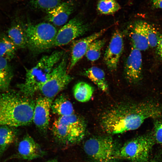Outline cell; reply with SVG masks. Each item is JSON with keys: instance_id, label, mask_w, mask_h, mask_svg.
<instances>
[{"instance_id": "6da1fadb", "label": "cell", "mask_w": 162, "mask_h": 162, "mask_svg": "<svg viewBox=\"0 0 162 162\" xmlns=\"http://www.w3.org/2000/svg\"><path fill=\"white\" fill-rule=\"evenodd\" d=\"M160 113L159 106L154 100L124 103L105 112L100 118V126L108 134H121L138 129L146 120L157 118Z\"/></svg>"}, {"instance_id": "7a4b0ae2", "label": "cell", "mask_w": 162, "mask_h": 162, "mask_svg": "<svg viewBox=\"0 0 162 162\" xmlns=\"http://www.w3.org/2000/svg\"><path fill=\"white\" fill-rule=\"evenodd\" d=\"M35 101L19 91L8 90L0 94V126L14 127L33 122Z\"/></svg>"}, {"instance_id": "3957f363", "label": "cell", "mask_w": 162, "mask_h": 162, "mask_svg": "<svg viewBox=\"0 0 162 162\" xmlns=\"http://www.w3.org/2000/svg\"><path fill=\"white\" fill-rule=\"evenodd\" d=\"M64 55L62 51H54L49 55L42 56L34 66L27 69L25 80L20 85L22 92L28 96H33L40 90Z\"/></svg>"}, {"instance_id": "277c9868", "label": "cell", "mask_w": 162, "mask_h": 162, "mask_svg": "<svg viewBox=\"0 0 162 162\" xmlns=\"http://www.w3.org/2000/svg\"><path fill=\"white\" fill-rule=\"evenodd\" d=\"M86 129L84 120L74 113L59 116L54 122L52 130L56 142L66 146L80 142L85 135Z\"/></svg>"}, {"instance_id": "5b68a950", "label": "cell", "mask_w": 162, "mask_h": 162, "mask_svg": "<svg viewBox=\"0 0 162 162\" xmlns=\"http://www.w3.org/2000/svg\"><path fill=\"white\" fill-rule=\"evenodd\" d=\"M27 47L32 52L38 53L54 47L58 31L53 24L43 22L29 23L25 26Z\"/></svg>"}, {"instance_id": "8992f818", "label": "cell", "mask_w": 162, "mask_h": 162, "mask_svg": "<svg viewBox=\"0 0 162 162\" xmlns=\"http://www.w3.org/2000/svg\"><path fill=\"white\" fill-rule=\"evenodd\" d=\"M155 141L153 132L136 137L128 141L118 149L116 158L132 162H146Z\"/></svg>"}, {"instance_id": "52a82bcc", "label": "cell", "mask_w": 162, "mask_h": 162, "mask_svg": "<svg viewBox=\"0 0 162 162\" xmlns=\"http://www.w3.org/2000/svg\"><path fill=\"white\" fill-rule=\"evenodd\" d=\"M86 153L96 162H108L116 158L118 149L112 137L103 136L90 138L85 142Z\"/></svg>"}, {"instance_id": "ba28073f", "label": "cell", "mask_w": 162, "mask_h": 162, "mask_svg": "<svg viewBox=\"0 0 162 162\" xmlns=\"http://www.w3.org/2000/svg\"><path fill=\"white\" fill-rule=\"evenodd\" d=\"M67 68V56L64 54L39 90L44 96L53 99L71 81L73 78L68 74Z\"/></svg>"}, {"instance_id": "9c48e42d", "label": "cell", "mask_w": 162, "mask_h": 162, "mask_svg": "<svg viewBox=\"0 0 162 162\" xmlns=\"http://www.w3.org/2000/svg\"><path fill=\"white\" fill-rule=\"evenodd\" d=\"M89 28V25L85 23L80 17H74L58 31L54 46L67 44L77 38L85 34Z\"/></svg>"}, {"instance_id": "30bf717a", "label": "cell", "mask_w": 162, "mask_h": 162, "mask_svg": "<svg viewBox=\"0 0 162 162\" xmlns=\"http://www.w3.org/2000/svg\"><path fill=\"white\" fill-rule=\"evenodd\" d=\"M124 48L122 34L119 30L113 33L104 56V60L108 69L116 70Z\"/></svg>"}, {"instance_id": "8fae6325", "label": "cell", "mask_w": 162, "mask_h": 162, "mask_svg": "<svg viewBox=\"0 0 162 162\" xmlns=\"http://www.w3.org/2000/svg\"><path fill=\"white\" fill-rule=\"evenodd\" d=\"M142 58L141 51L133 47L126 60L124 74L127 81L136 84L142 78Z\"/></svg>"}, {"instance_id": "7c38bea8", "label": "cell", "mask_w": 162, "mask_h": 162, "mask_svg": "<svg viewBox=\"0 0 162 162\" xmlns=\"http://www.w3.org/2000/svg\"><path fill=\"white\" fill-rule=\"evenodd\" d=\"M45 154L40 146L27 134L19 142L16 153L8 158L4 162L14 158L32 160L42 157Z\"/></svg>"}, {"instance_id": "4fadbf2b", "label": "cell", "mask_w": 162, "mask_h": 162, "mask_svg": "<svg viewBox=\"0 0 162 162\" xmlns=\"http://www.w3.org/2000/svg\"><path fill=\"white\" fill-rule=\"evenodd\" d=\"M53 99L40 97L35 101L33 122L42 132L47 130L50 120V112Z\"/></svg>"}, {"instance_id": "5bb4252c", "label": "cell", "mask_w": 162, "mask_h": 162, "mask_svg": "<svg viewBox=\"0 0 162 162\" xmlns=\"http://www.w3.org/2000/svg\"><path fill=\"white\" fill-rule=\"evenodd\" d=\"M107 29V28L102 29L98 32L76 40L74 43L72 48L69 71L71 70L85 55L90 44L94 40L98 39Z\"/></svg>"}, {"instance_id": "9a60e30c", "label": "cell", "mask_w": 162, "mask_h": 162, "mask_svg": "<svg viewBox=\"0 0 162 162\" xmlns=\"http://www.w3.org/2000/svg\"><path fill=\"white\" fill-rule=\"evenodd\" d=\"M75 7L73 0L61 3L47 12V20L52 24L61 26L65 24Z\"/></svg>"}, {"instance_id": "2e32d148", "label": "cell", "mask_w": 162, "mask_h": 162, "mask_svg": "<svg viewBox=\"0 0 162 162\" xmlns=\"http://www.w3.org/2000/svg\"><path fill=\"white\" fill-rule=\"evenodd\" d=\"M129 36L133 47L140 51H145L149 46L148 40L143 33L139 20L134 21L132 24Z\"/></svg>"}, {"instance_id": "e0dca14e", "label": "cell", "mask_w": 162, "mask_h": 162, "mask_svg": "<svg viewBox=\"0 0 162 162\" xmlns=\"http://www.w3.org/2000/svg\"><path fill=\"white\" fill-rule=\"evenodd\" d=\"M7 35L17 48H24L27 47L25 26L20 23H13L8 31Z\"/></svg>"}, {"instance_id": "ac0fdd59", "label": "cell", "mask_w": 162, "mask_h": 162, "mask_svg": "<svg viewBox=\"0 0 162 162\" xmlns=\"http://www.w3.org/2000/svg\"><path fill=\"white\" fill-rule=\"evenodd\" d=\"M103 92L107 93L108 86L104 71L101 68L93 66L85 70L82 73Z\"/></svg>"}, {"instance_id": "d6986e66", "label": "cell", "mask_w": 162, "mask_h": 162, "mask_svg": "<svg viewBox=\"0 0 162 162\" xmlns=\"http://www.w3.org/2000/svg\"><path fill=\"white\" fill-rule=\"evenodd\" d=\"M51 110L52 112L60 116H65L74 113L72 104L64 94L58 96L53 101Z\"/></svg>"}, {"instance_id": "ffe728a7", "label": "cell", "mask_w": 162, "mask_h": 162, "mask_svg": "<svg viewBox=\"0 0 162 162\" xmlns=\"http://www.w3.org/2000/svg\"><path fill=\"white\" fill-rule=\"evenodd\" d=\"M15 128L6 125L0 126V157L15 141L17 136Z\"/></svg>"}, {"instance_id": "44dd1931", "label": "cell", "mask_w": 162, "mask_h": 162, "mask_svg": "<svg viewBox=\"0 0 162 162\" xmlns=\"http://www.w3.org/2000/svg\"><path fill=\"white\" fill-rule=\"evenodd\" d=\"M8 61L0 56V91L8 90L14 76L13 69Z\"/></svg>"}, {"instance_id": "7402d4cb", "label": "cell", "mask_w": 162, "mask_h": 162, "mask_svg": "<svg viewBox=\"0 0 162 162\" xmlns=\"http://www.w3.org/2000/svg\"><path fill=\"white\" fill-rule=\"evenodd\" d=\"M16 48L8 35L0 32V56L9 61L14 57Z\"/></svg>"}, {"instance_id": "603a6c76", "label": "cell", "mask_w": 162, "mask_h": 162, "mask_svg": "<svg viewBox=\"0 0 162 162\" xmlns=\"http://www.w3.org/2000/svg\"><path fill=\"white\" fill-rule=\"evenodd\" d=\"M94 92L93 87L84 82L77 83L73 88V94L75 98L81 102L89 101L92 98Z\"/></svg>"}, {"instance_id": "cb8c5ba5", "label": "cell", "mask_w": 162, "mask_h": 162, "mask_svg": "<svg viewBox=\"0 0 162 162\" xmlns=\"http://www.w3.org/2000/svg\"><path fill=\"white\" fill-rule=\"evenodd\" d=\"M143 33L146 38L149 46L156 47L160 35L157 30L152 24L146 21L139 20Z\"/></svg>"}, {"instance_id": "d4e9b609", "label": "cell", "mask_w": 162, "mask_h": 162, "mask_svg": "<svg viewBox=\"0 0 162 162\" xmlns=\"http://www.w3.org/2000/svg\"><path fill=\"white\" fill-rule=\"evenodd\" d=\"M106 40L97 39L90 45L86 54L87 59L92 62L98 60L100 57L101 50L105 44Z\"/></svg>"}, {"instance_id": "484cf974", "label": "cell", "mask_w": 162, "mask_h": 162, "mask_svg": "<svg viewBox=\"0 0 162 162\" xmlns=\"http://www.w3.org/2000/svg\"><path fill=\"white\" fill-rule=\"evenodd\" d=\"M120 9V4L116 0H98L97 9L100 14H112Z\"/></svg>"}, {"instance_id": "4316f807", "label": "cell", "mask_w": 162, "mask_h": 162, "mask_svg": "<svg viewBox=\"0 0 162 162\" xmlns=\"http://www.w3.org/2000/svg\"><path fill=\"white\" fill-rule=\"evenodd\" d=\"M61 0H29L34 8L47 12L53 9L60 3Z\"/></svg>"}, {"instance_id": "83f0119b", "label": "cell", "mask_w": 162, "mask_h": 162, "mask_svg": "<svg viewBox=\"0 0 162 162\" xmlns=\"http://www.w3.org/2000/svg\"><path fill=\"white\" fill-rule=\"evenodd\" d=\"M153 134L155 141L162 144V120L154 119Z\"/></svg>"}, {"instance_id": "f1b7e54d", "label": "cell", "mask_w": 162, "mask_h": 162, "mask_svg": "<svg viewBox=\"0 0 162 162\" xmlns=\"http://www.w3.org/2000/svg\"><path fill=\"white\" fill-rule=\"evenodd\" d=\"M156 47L157 54L162 58V34L160 35Z\"/></svg>"}, {"instance_id": "f546056e", "label": "cell", "mask_w": 162, "mask_h": 162, "mask_svg": "<svg viewBox=\"0 0 162 162\" xmlns=\"http://www.w3.org/2000/svg\"><path fill=\"white\" fill-rule=\"evenodd\" d=\"M152 4L154 8L162 9V0H152Z\"/></svg>"}, {"instance_id": "4dcf8cb0", "label": "cell", "mask_w": 162, "mask_h": 162, "mask_svg": "<svg viewBox=\"0 0 162 162\" xmlns=\"http://www.w3.org/2000/svg\"><path fill=\"white\" fill-rule=\"evenodd\" d=\"M150 162H161V161L157 157L154 158Z\"/></svg>"}, {"instance_id": "1f68e13d", "label": "cell", "mask_w": 162, "mask_h": 162, "mask_svg": "<svg viewBox=\"0 0 162 162\" xmlns=\"http://www.w3.org/2000/svg\"><path fill=\"white\" fill-rule=\"evenodd\" d=\"M45 162H58L57 160L56 159H53L48 160Z\"/></svg>"}]
</instances>
